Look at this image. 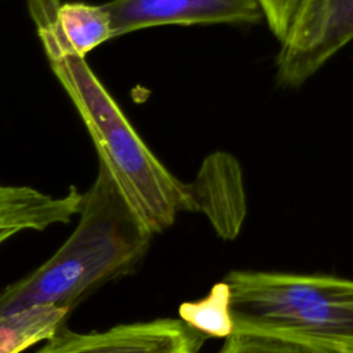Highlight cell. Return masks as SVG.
I'll use <instances>...</instances> for the list:
<instances>
[{"label":"cell","mask_w":353,"mask_h":353,"mask_svg":"<svg viewBox=\"0 0 353 353\" xmlns=\"http://www.w3.org/2000/svg\"><path fill=\"white\" fill-rule=\"evenodd\" d=\"M152 236L99 164L76 229L50 259L0 291V317L41 305L70 310L91 290L130 273Z\"/></svg>","instance_id":"6da1fadb"},{"label":"cell","mask_w":353,"mask_h":353,"mask_svg":"<svg viewBox=\"0 0 353 353\" xmlns=\"http://www.w3.org/2000/svg\"><path fill=\"white\" fill-rule=\"evenodd\" d=\"M44 54L77 109L99 164L141 223L156 234L172 226L181 211H193L189 183L176 179L152 153L85 58Z\"/></svg>","instance_id":"7a4b0ae2"},{"label":"cell","mask_w":353,"mask_h":353,"mask_svg":"<svg viewBox=\"0 0 353 353\" xmlns=\"http://www.w3.org/2000/svg\"><path fill=\"white\" fill-rule=\"evenodd\" d=\"M234 334L298 345L312 353H353V279L263 270H232Z\"/></svg>","instance_id":"3957f363"},{"label":"cell","mask_w":353,"mask_h":353,"mask_svg":"<svg viewBox=\"0 0 353 353\" xmlns=\"http://www.w3.org/2000/svg\"><path fill=\"white\" fill-rule=\"evenodd\" d=\"M353 40V0H301L280 41L279 83L298 87Z\"/></svg>","instance_id":"277c9868"},{"label":"cell","mask_w":353,"mask_h":353,"mask_svg":"<svg viewBox=\"0 0 353 353\" xmlns=\"http://www.w3.org/2000/svg\"><path fill=\"white\" fill-rule=\"evenodd\" d=\"M205 339L179 319L117 324L91 332L62 325L36 353H199Z\"/></svg>","instance_id":"5b68a950"},{"label":"cell","mask_w":353,"mask_h":353,"mask_svg":"<svg viewBox=\"0 0 353 353\" xmlns=\"http://www.w3.org/2000/svg\"><path fill=\"white\" fill-rule=\"evenodd\" d=\"M113 39L164 25L255 23L265 19L259 0H110Z\"/></svg>","instance_id":"8992f818"},{"label":"cell","mask_w":353,"mask_h":353,"mask_svg":"<svg viewBox=\"0 0 353 353\" xmlns=\"http://www.w3.org/2000/svg\"><path fill=\"white\" fill-rule=\"evenodd\" d=\"M193 212L207 216L215 233L223 240H234L247 214L245 192L237 160L225 153L210 154L194 181L189 182Z\"/></svg>","instance_id":"52a82bcc"},{"label":"cell","mask_w":353,"mask_h":353,"mask_svg":"<svg viewBox=\"0 0 353 353\" xmlns=\"http://www.w3.org/2000/svg\"><path fill=\"white\" fill-rule=\"evenodd\" d=\"M83 193L74 186L63 196H52L32 186L0 182V245L18 233L43 232L58 223H69L79 215Z\"/></svg>","instance_id":"ba28073f"},{"label":"cell","mask_w":353,"mask_h":353,"mask_svg":"<svg viewBox=\"0 0 353 353\" xmlns=\"http://www.w3.org/2000/svg\"><path fill=\"white\" fill-rule=\"evenodd\" d=\"M70 310L41 305L0 317V353H22L44 342L62 325Z\"/></svg>","instance_id":"9c48e42d"},{"label":"cell","mask_w":353,"mask_h":353,"mask_svg":"<svg viewBox=\"0 0 353 353\" xmlns=\"http://www.w3.org/2000/svg\"><path fill=\"white\" fill-rule=\"evenodd\" d=\"M178 314L181 321L207 338H229L234 334L230 290L225 280L214 284L210 294L203 299L181 303Z\"/></svg>","instance_id":"30bf717a"},{"label":"cell","mask_w":353,"mask_h":353,"mask_svg":"<svg viewBox=\"0 0 353 353\" xmlns=\"http://www.w3.org/2000/svg\"><path fill=\"white\" fill-rule=\"evenodd\" d=\"M218 353H312L298 345L280 339L252 335L233 334L226 338Z\"/></svg>","instance_id":"8fae6325"},{"label":"cell","mask_w":353,"mask_h":353,"mask_svg":"<svg viewBox=\"0 0 353 353\" xmlns=\"http://www.w3.org/2000/svg\"><path fill=\"white\" fill-rule=\"evenodd\" d=\"M265 19L273 34L281 41L301 0H259Z\"/></svg>","instance_id":"7c38bea8"}]
</instances>
